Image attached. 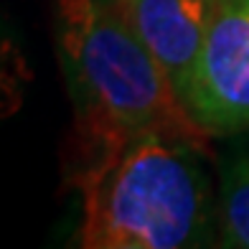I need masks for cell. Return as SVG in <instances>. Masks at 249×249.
<instances>
[{
    "label": "cell",
    "instance_id": "obj_1",
    "mask_svg": "<svg viewBox=\"0 0 249 249\" xmlns=\"http://www.w3.org/2000/svg\"><path fill=\"white\" fill-rule=\"evenodd\" d=\"M56 43L87 153L160 132L213 155L211 135L117 0H56Z\"/></svg>",
    "mask_w": 249,
    "mask_h": 249
},
{
    "label": "cell",
    "instance_id": "obj_6",
    "mask_svg": "<svg viewBox=\"0 0 249 249\" xmlns=\"http://www.w3.org/2000/svg\"><path fill=\"white\" fill-rule=\"evenodd\" d=\"M120 3H122V0H120Z\"/></svg>",
    "mask_w": 249,
    "mask_h": 249
},
{
    "label": "cell",
    "instance_id": "obj_2",
    "mask_svg": "<svg viewBox=\"0 0 249 249\" xmlns=\"http://www.w3.org/2000/svg\"><path fill=\"white\" fill-rule=\"evenodd\" d=\"M203 158L186 140L160 132L135 135L89 153L76 176L82 194L79 247L180 249L216 234Z\"/></svg>",
    "mask_w": 249,
    "mask_h": 249
},
{
    "label": "cell",
    "instance_id": "obj_3",
    "mask_svg": "<svg viewBox=\"0 0 249 249\" xmlns=\"http://www.w3.org/2000/svg\"><path fill=\"white\" fill-rule=\"evenodd\" d=\"M186 107L211 138L249 130V0H219Z\"/></svg>",
    "mask_w": 249,
    "mask_h": 249
},
{
    "label": "cell",
    "instance_id": "obj_5",
    "mask_svg": "<svg viewBox=\"0 0 249 249\" xmlns=\"http://www.w3.org/2000/svg\"><path fill=\"white\" fill-rule=\"evenodd\" d=\"M231 138H236V145L219 168L216 244L249 249V130Z\"/></svg>",
    "mask_w": 249,
    "mask_h": 249
},
{
    "label": "cell",
    "instance_id": "obj_4",
    "mask_svg": "<svg viewBox=\"0 0 249 249\" xmlns=\"http://www.w3.org/2000/svg\"><path fill=\"white\" fill-rule=\"evenodd\" d=\"M120 8L186 102L219 0H122Z\"/></svg>",
    "mask_w": 249,
    "mask_h": 249
}]
</instances>
